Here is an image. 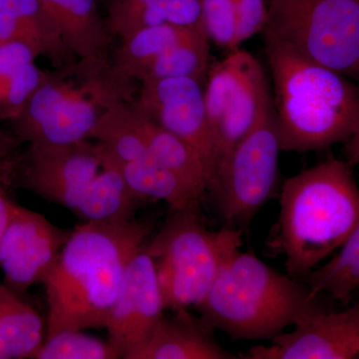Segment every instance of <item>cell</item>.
<instances>
[{
    "instance_id": "83f0119b",
    "label": "cell",
    "mask_w": 359,
    "mask_h": 359,
    "mask_svg": "<svg viewBox=\"0 0 359 359\" xmlns=\"http://www.w3.org/2000/svg\"><path fill=\"white\" fill-rule=\"evenodd\" d=\"M48 70L39 67L35 62L26 65L0 90V120L13 121L25 109Z\"/></svg>"
},
{
    "instance_id": "277c9868",
    "label": "cell",
    "mask_w": 359,
    "mask_h": 359,
    "mask_svg": "<svg viewBox=\"0 0 359 359\" xmlns=\"http://www.w3.org/2000/svg\"><path fill=\"white\" fill-rule=\"evenodd\" d=\"M302 280L278 273L256 255L236 248L224 259L201 318L233 340H273L320 299Z\"/></svg>"
},
{
    "instance_id": "4316f807",
    "label": "cell",
    "mask_w": 359,
    "mask_h": 359,
    "mask_svg": "<svg viewBox=\"0 0 359 359\" xmlns=\"http://www.w3.org/2000/svg\"><path fill=\"white\" fill-rule=\"evenodd\" d=\"M120 354L107 340L84 334L82 330H63L45 337L32 359H117Z\"/></svg>"
},
{
    "instance_id": "484cf974",
    "label": "cell",
    "mask_w": 359,
    "mask_h": 359,
    "mask_svg": "<svg viewBox=\"0 0 359 359\" xmlns=\"http://www.w3.org/2000/svg\"><path fill=\"white\" fill-rule=\"evenodd\" d=\"M166 0H108L105 21L114 39L123 40L145 28L164 25Z\"/></svg>"
},
{
    "instance_id": "30bf717a",
    "label": "cell",
    "mask_w": 359,
    "mask_h": 359,
    "mask_svg": "<svg viewBox=\"0 0 359 359\" xmlns=\"http://www.w3.org/2000/svg\"><path fill=\"white\" fill-rule=\"evenodd\" d=\"M102 169L98 143L27 144L14 175V187L73 212L84 189Z\"/></svg>"
},
{
    "instance_id": "5bb4252c",
    "label": "cell",
    "mask_w": 359,
    "mask_h": 359,
    "mask_svg": "<svg viewBox=\"0 0 359 359\" xmlns=\"http://www.w3.org/2000/svg\"><path fill=\"white\" fill-rule=\"evenodd\" d=\"M165 311L154 262L143 247L130 262L105 325L120 358L127 359L148 339Z\"/></svg>"
},
{
    "instance_id": "d590c367",
    "label": "cell",
    "mask_w": 359,
    "mask_h": 359,
    "mask_svg": "<svg viewBox=\"0 0 359 359\" xmlns=\"http://www.w3.org/2000/svg\"><path fill=\"white\" fill-rule=\"evenodd\" d=\"M354 295H355V297H358L359 299V289L356 290L355 294H354Z\"/></svg>"
},
{
    "instance_id": "5b68a950",
    "label": "cell",
    "mask_w": 359,
    "mask_h": 359,
    "mask_svg": "<svg viewBox=\"0 0 359 359\" xmlns=\"http://www.w3.org/2000/svg\"><path fill=\"white\" fill-rule=\"evenodd\" d=\"M140 83L121 76L110 58H77L48 70L11 131L23 144H69L90 139L117 104L131 102Z\"/></svg>"
},
{
    "instance_id": "f1b7e54d",
    "label": "cell",
    "mask_w": 359,
    "mask_h": 359,
    "mask_svg": "<svg viewBox=\"0 0 359 359\" xmlns=\"http://www.w3.org/2000/svg\"><path fill=\"white\" fill-rule=\"evenodd\" d=\"M202 20L210 41L229 52L238 49L235 0H202Z\"/></svg>"
},
{
    "instance_id": "7a4b0ae2",
    "label": "cell",
    "mask_w": 359,
    "mask_h": 359,
    "mask_svg": "<svg viewBox=\"0 0 359 359\" xmlns=\"http://www.w3.org/2000/svg\"><path fill=\"white\" fill-rule=\"evenodd\" d=\"M359 223V187L347 161L328 158L285 180L268 247L304 280L339 249Z\"/></svg>"
},
{
    "instance_id": "836d02e7",
    "label": "cell",
    "mask_w": 359,
    "mask_h": 359,
    "mask_svg": "<svg viewBox=\"0 0 359 359\" xmlns=\"http://www.w3.org/2000/svg\"><path fill=\"white\" fill-rule=\"evenodd\" d=\"M11 189V187L7 185L6 182L0 180V238L6 231L9 219H11L13 205L15 204L9 197Z\"/></svg>"
},
{
    "instance_id": "d6a6232c",
    "label": "cell",
    "mask_w": 359,
    "mask_h": 359,
    "mask_svg": "<svg viewBox=\"0 0 359 359\" xmlns=\"http://www.w3.org/2000/svg\"><path fill=\"white\" fill-rule=\"evenodd\" d=\"M22 148L23 144L11 130L0 129V180L11 188Z\"/></svg>"
},
{
    "instance_id": "8d00e7d4",
    "label": "cell",
    "mask_w": 359,
    "mask_h": 359,
    "mask_svg": "<svg viewBox=\"0 0 359 359\" xmlns=\"http://www.w3.org/2000/svg\"><path fill=\"white\" fill-rule=\"evenodd\" d=\"M99 2H104V4H106V2L108 1V0H98Z\"/></svg>"
},
{
    "instance_id": "9a60e30c",
    "label": "cell",
    "mask_w": 359,
    "mask_h": 359,
    "mask_svg": "<svg viewBox=\"0 0 359 359\" xmlns=\"http://www.w3.org/2000/svg\"><path fill=\"white\" fill-rule=\"evenodd\" d=\"M160 318L150 337L127 359H238L219 344L215 328L188 309Z\"/></svg>"
},
{
    "instance_id": "f546056e",
    "label": "cell",
    "mask_w": 359,
    "mask_h": 359,
    "mask_svg": "<svg viewBox=\"0 0 359 359\" xmlns=\"http://www.w3.org/2000/svg\"><path fill=\"white\" fill-rule=\"evenodd\" d=\"M236 39L240 48L245 40L262 32L269 16L266 0H235Z\"/></svg>"
},
{
    "instance_id": "4fadbf2b",
    "label": "cell",
    "mask_w": 359,
    "mask_h": 359,
    "mask_svg": "<svg viewBox=\"0 0 359 359\" xmlns=\"http://www.w3.org/2000/svg\"><path fill=\"white\" fill-rule=\"evenodd\" d=\"M72 231L15 203L0 238L2 282L25 297L33 285L43 283Z\"/></svg>"
},
{
    "instance_id": "1f68e13d",
    "label": "cell",
    "mask_w": 359,
    "mask_h": 359,
    "mask_svg": "<svg viewBox=\"0 0 359 359\" xmlns=\"http://www.w3.org/2000/svg\"><path fill=\"white\" fill-rule=\"evenodd\" d=\"M166 22L183 28H203L202 0H166Z\"/></svg>"
},
{
    "instance_id": "7402d4cb",
    "label": "cell",
    "mask_w": 359,
    "mask_h": 359,
    "mask_svg": "<svg viewBox=\"0 0 359 359\" xmlns=\"http://www.w3.org/2000/svg\"><path fill=\"white\" fill-rule=\"evenodd\" d=\"M187 29L189 28L164 23L134 33L120 40L111 52V65L121 76L141 84L155 61L176 43Z\"/></svg>"
},
{
    "instance_id": "7c38bea8",
    "label": "cell",
    "mask_w": 359,
    "mask_h": 359,
    "mask_svg": "<svg viewBox=\"0 0 359 359\" xmlns=\"http://www.w3.org/2000/svg\"><path fill=\"white\" fill-rule=\"evenodd\" d=\"M132 103L199 153L211 176L212 188L218 157L205 112L203 84L189 78L149 80L140 84Z\"/></svg>"
},
{
    "instance_id": "8992f818",
    "label": "cell",
    "mask_w": 359,
    "mask_h": 359,
    "mask_svg": "<svg viewBox=\"0 0 359 359\" xmlns=\"http://www.w3.org/2000/svg\"><path fill=\"white\" fill-rule=\"evenodd\" d=\"M242 244L238 229L208 230L199 205L171 209L159 233L144 245L154 262L165 309L196 308L211 289L224 259Z\"/></svg>"
},
{
    "instance_id": "52a82bcc",
    "label": "cell",
    "mask_w": 359,
    "mask_h": 359,
    "mask_svg": "<svg viewBox=\"0 0 359 359\" xmlns=\"http://www.w3.org/2000/svg\"><path fill=\"white\" fill-rule=\"evenodd\" d=\"M263 32L359 86V0H269Z\"/></svg>"
},
{
    "instance_id": "ac0fdd59",
    "label": "cell",
    "mask_w": 359,
    "mask_h": 359,
    "mask_svg": "<svg viewBox=\"0 0 359 359\" xmlns=\"http://www.w3.org/2000/svg\"><path fill=\"white\" fill-rule=\"evenodd\" d=\"M148 203L134 192L118 169L103 165L84 189L73 212L85 223H120L133 219Z\"/></svg>"
},
{
    "instance_id": "e0dca14e",
    "label": "cell",
    "mask_w": 359,
    "mask_h": 359,
    "mask_svg": "<svg viewBox=\"0 0 359 359\" xmlns=\"http://www.w3.org/2000/svg\"><path fill=\"white\" fill-rule=\"evenodd\" d=\"M76 58H110L114 37L99 13L98 0H41Z\"/></svg>"
},
{
    "instance_id": "cb8c5ba5",
    "label": "cell",
    "mask_w": 359,
    "mask_h": 359,
    "mask_svg": "<svg viewBox=\"0 0 359 359\" xmlns=\"http://www.w3.org/2000/svg\"><path fill=\"white\" fill-rule=\"evenodd\" d=\"M337 250L332 259L318 266L302 282L313 297L325 294L348 306L359 289V223Z\"/></svg>"
},
{
    "instance_id": "6da1fadb",
    "label": "cell",
    "mask_w": 359,
    "mask_h": 359,
    "mask_svg": "<svg viewBox=\"0 0 359 359\" xmlns=\"http://www.w3.org/2000/svg\"><path fill=\"white\" fill-rule=\"evenodd\" d=\"M151 222L85 223L73 229L43 285L46 334L105 327L130 262L145 245Z\"/></svg>"
},
{
    "instance_id": "d6986e66",
    "label": "cell",
    "mask_w": 359,
    "mask_h": 359,
    "mask_svg": "<svg viewBox=\"0 0 359 359\" xmlns=\"http://www.w3.org/2000/svg\"><path fill=\"white\" fill-rule=\"evenodd\" d=\"M46 323L25 297L0 282V359H32Z\"/></svg>"
},
{
    "instance_id": "d4e9b609",
    "label": "cell",
    "mask_w": 359,
    "mask_h": 359,
    "mask_svg": "<svg viewBox=\"0 0 359 359\" xmlns=\"http://www.w3.org/2000/svg\"><path fill=\"white\" fill-rule=\"evenodd\" d=\"M210 44L211 41L203 28H189L155 61L145 81L189 78L204 84L211 65Z\"/></svg>"
},
{
    "instance_id": "9c48e42d",
    "label": "cell",
    "mask_w": 359,
    "mask_h": 359,
    "mask_svg": "<svg viewBox=\"0 0 359 359\" xmlns=\"http://www.w3.org/2000/svg\"><path fill=\"white\" fill-rule=\"evenodd\" d=\"M204 99L218 165L273 105L263 66L240 48L210 65Z\"/></svg>"
},
{
    "instance_id": "603a6c76",
    "label": "cell",
    "mask_w": 359,
    "mask_h": 359,
    "mask_svg": "<svg viewBox=\"0 0 359 359\" xmlns=\"http://www.w3.org/2000/svg\"><path fill=\"white\" fill-rule=\"evenodd\" d=\"M103 165H111L118 169L134 192L149 203L164 201L170 209L181 210L200 205L203 199L179 177L156 162L152 156L127 164L103 163Z\"/></svg>"
},
{
    "instance_id": "3957f363",
    "label": "cell",
    "mask_w": 359,
    "mask_h": 359,
    "mask_svg": "<svg viewBox=\"0 0 359 359\" xmlns=\"http://www.w3.org/2000/svg\"><path fill=\"white\" fill-rule=\"evenodd\" d=\"M264 39L282 151L302 154L348 141L359 127L358 85L280 40Z\"/></svg>"
},
{
    "instance_id": "ffe728a7",
    "label": "cell",
    "mask_w": 359,
    "mask_h": 359,
    "mask_svg": "<svg viewBox=\"0 0 359 359\" xmlns=\"http://www.w3.org/2000/svg\"><path fill=\"white\" fill-rule=\"evenodd\" d=\"M135 109L140 117L142 129L153 159L179 177L201 197H204L211 189L212 180L199 153L176 135L156 124L140 110L136 107Z\"/></svg>"
},
{
    "instance_id": "2e32d148",
    "label": "cell",
    "mask_w": 359,
    "mask_h": 359,
    "mask_svg": "<svg viewBox=\"0 0 359 359\" xmlns=\"http://www.w3.org/2000/svg\"><path fill=\"white\" fill-rule=\"evenodd\" d=\"M23 41L57 68L74 61L41 0H0V44Z\"/></svg>"
},
{
    "instance_id": "8fae6325",
    "label": "cell",
    "mask_w": 359,
    "mask_h": 359,
    "mask_svg": "<svg viewBox=\"0 0 359 359\" xmlns=\"http://www.w3.org/2000/svg\"><path fill=\"white\" fill-rule=\"evenodd\" d=\"M241 358L359 359V299L344 311H334L325 304L321 294L292 332L278 335L269 346L252 347Z\"/></svg>"
},
{
    "instance_id": "ba28073f",
    "label": "cell",
    "mask_w": 359,
    "mask_h": 359,
    "mask_svg": "<svg viewBox=\"0 0 359 359\" xmlns=\"http://www.w3.org/2000/svg\"><path fill=\"white\" fill-rule=\"evenodd\" d=\"M282 152L273 105L219 161L210 193L228 223H249L278 186Z\"/></svg>"
},
{
    "instance_id": "4dcf8cb0",
    "label": "cell",
    "mask_w": 359,
    "mask_h": 359,
    "mask_svg": "<svg viewBox=\"0 0 359 359\" xmlns=\"http://www.w3.org/2000/svg\"><path fill=\"white\" fill-rule=\"evenodd\" d=\"M40 57L32 45L23 41H9L0 44V90L14 75Z\"/></svg>"
},
{
    "instance_id": "e575fe53",
    "label": "cell",
    "mask_w": 359,
    "mask_h": 359,
    "mask_svg": "<svg viewBox=\"0 0 359 359\" xmlns=\"http://www.w3.org/2000/svg\"><path fill=\"white\" fill-rule=\"evenodd\" d=\"M344 151L346 161L351 166L359 165V127L351 139L344 143Z\"/></svg>"
},
{
    "instance_id": "44dd1931",
    "label": "cell",
    "mask_w": 359,
    "mask_h": 359,
    "mask_svg": "<svg viewBox=\"0 0 359 359\" xmlns=\"http://www.w3.org/2000/svg\"><path fill=\"white\" fill-rule=\"evenodd\" d=\"M90 139L100 146L102 164H127L151 156L132 101L113 106L97 123Z\"/></svg>"
}]
</instances>
